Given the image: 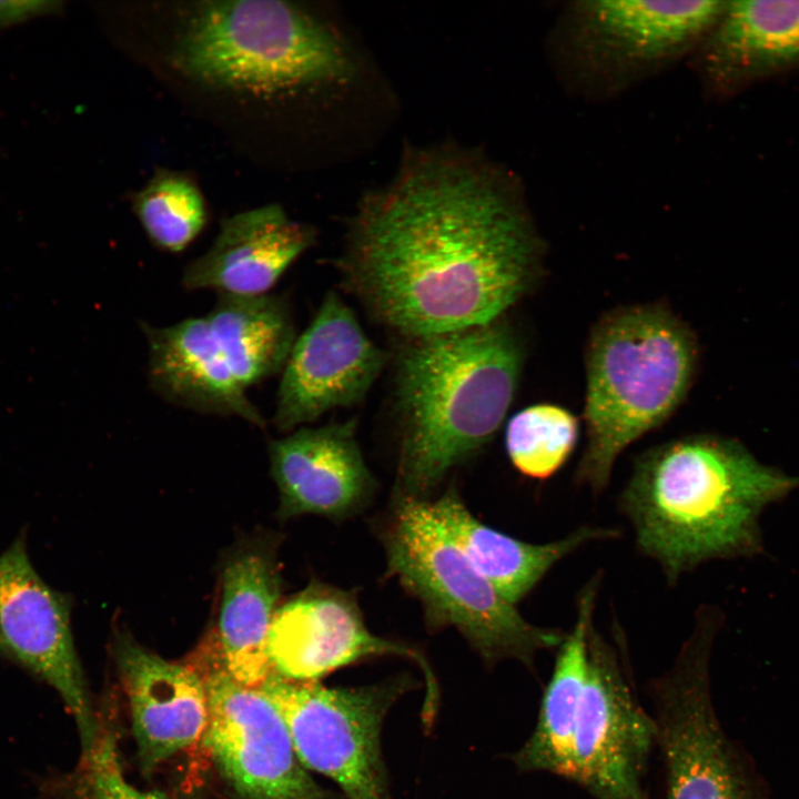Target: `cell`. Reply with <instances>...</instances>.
<instances>
[{"label":"cell","mask_w":799,"mask_h":799,"mask_svg":"<svg viewBox=\"0 0 799 799\" xmlns=\"http://www.w3.org/2000/svg\"><path fill=\"white\" fill-rule=\"evenodd\" d=\"M280 589L274 553L265 546L240 547L223 566L215 637L224 667L243 686L257 688L274 672L267 636Z\"/></svg>","instance_id":"21"},{"label":"cell","mask_w":799,"mask_h":799,"mask_svg":"<svg viewBox=\"0 0 799 799\" xmlns=\"http://www.w3.org/2000/svg\"><path fill=\"white\" fill-rule=\"evenodd\" d=\"M113 655L128 698L138 759L144 773L204 736V681L190 664L166 660L118 631Z\"/></svg>","instance_id":"15"},{"label":"cell","mask_w":799,"mask_h":799,"mask_svg":"<svg viewBox=\"0 0 799 799\" xmlns=\"http://www.w3.org/2000/svg\"><path fill=\"white\" fill-rule=\"evenodd\" d=\"M726 1L581 0L548 39L560 82L579 97L617 95L692 53Z\"/></svg>","instance_id":"7"},{"label":"cell","mask_w":799,"mask_h":799,"mask_svg":"<svg viewBox=\"0 0 799 799\" xmlns=\"http://www.w3.org/2000/svg\"><path fill=\"white\" fill-rule=\"evenodd\" d=\"M175 60L206 83L257 93L338 79L348 65L324 27L273 0L201 3L179 40Z\"/></svg>","instance_id":"6"},{"label":"cell","mask_w":799,"mask_h":799,"mask_svg":"<svg viewBox=\"0 0 799 799\" xmlns=\"http://www.w3.org/2000/svg\"><path fill=\"white\" fill-rule=\"evenodd\" d=\"M405 686L395 679L333 688L272 672L257 688L282 715L306 769L333 780L346 799H391L381 731Z\"/></svg>","instance_id":"9"},{"label":"cell","mask_w":799,"mask_h":799,"mask_svg":"<svg viewBox=\"0 0 799 799\" xmlns=\"http://www.w3.org/2000/svg\"><path fill=\"white\" fill-rule=\"evenodd\" d=\"M795 484L735 442L691 435L641 453L618 507L638 552L674 586L706 562L752 550L760 510Z\"/></svg>","instance_id":"2"},{"label":"cell","mask_w":799,"mask_h":799,"mask_svg":"<svg viewBox=\"0 0 799 799\" xmlns=\"http://www.w3.org/2000/svg\"><path fill=\"white\" fill-rule=\"evenodd\" d=\"M719 624L716 613L698 609L674 664L648 684L665 799H770L754 761L716 712L710 655Z\"/></svg>","instance_id":"8"},{"label":"cell","mask_w":799,"mask_h":799,"mask_svg":"<svg viewBox=\"0 0 799 799\" xmlns=\"http://www.w3.org/2000/svg\"><path fill=\"white\" fill-rule=\"evenodd\" d=\"M578 435L579 422L570 411L539 403L520 409L508 421L505 446L516 471L528 478L544 481L565 465Z\"/></svg>","instance_id":"24"},{"label":"cell","mask_w":799,"mask_h":799,"mask_svg":"<svg viewBox=\"0 0 799 799\" xmlns=\"http://www.w3.org/2000/svg\"><path fill=\"white\" fill-rule=\"evenodd\" d=\"M267 654L274 672L301 682L318 681L373 657H404L415 661L425 676V705L436 702L437 686L425 657L372 634L354 596L328 585L312 584L277 607L267 636Z\"/></svg>","instance_id":"14"},{"label":"cell","mask_w":799,"mask_h":799,"mask_svg":"<svg viewBox=\"0 0 799 799\" xmlns=\"http://www.w3.org/2000/svg\"><path fill=\"white\" fill-rule=\"evenodd\" d=\"M596 573L579 590L576 619L557 648L532 735L510 760L522 772L549 773L568 781L573 776V746L577 710L587 672V636L601 584Z\"/></svg>","instance_id":"22"},{"label":"cell","mask_w":799,"mask_h":799,"mask_svg":"<svg viewBox=\"0 0 799 799\" xmlns=\"http://www.w3.org/2000/svg\"><path fill=\"white\" fill-rule=\"evenodd\" d=\"M39 792L42 799H168L160 792L142 790L127 779L117 736L105 722L93 747L81 752L75 768L43 777Z\"/></svg>","instance_id":"26"},{"label":"cell","mask_w":799,"mask_h":799,"mask_svg":"<svg viewBox=\"0 0 799 799\" xmlns=\"http://www.w3.org/2000/svg\"><path fill=\"white\" fill-rule=\"evenodd\" d=\"M385 362L386 355L365 334L353 310L337 293L328 292L282 370L274 426L291 432L328 411L358 403Z\"/></svg>","instance_id":"13"},{"label":"cell","mask_w":799,"mask_h":799,"mask_svg":"<svg viewBox=\"0 0 799 799\" xmlns=\"http://www.w3.org/2000/svg\"><path fill=\"white\" fill-rule=\"evenodd\" d=\"M58 4L57 1L45 0L0 1V27L11 26L51 12Z\"/></svg>","instance_id":"27"},{"label":"cell","mask_w":799,"mask_h":799,"mask_svg":"<svg viewBox=\"0 0 799 799\" xmlns=\"http://www.w3.org/2000/svg\"><path fill=\"white\" fill-rule=\"evenodd\" d=\"M134 212L149 239L168 252L184 250L206 223L204 199L195 184L160 172L134 196Z\"/></svg>","instance_id":"25"},{"label":"cell","mask_w":799,"mask_h":799,"mask_svg":"<svg viewBox=\"0 0 799 799\" xmlns=\"http://www.w3.org/2000/svg\"><path fill=\"white\" fill-rule=\"evenodd\" d=\"M523 355L515 331L502 318L406 338L394 370L396 498L425 499L448 472L492 441L516 394Z\"/></svg>","instance_id":"3"},{"label":"cell","mask_w":799,"mask_h":799,"mask_svg":"<svg viewBox=\"0 0 799 799\" xmlns=\"http://www.w3.org/2000/svg\"><path fill=\"white\" fill-rule=\"evenodd\" d=\"M587 653L570 782L594 799H648L645 778L656 727L636 698L628 645L617 620L610 639L591 623Z\"/></svg>","instance_id":"10"},{"label":"cell","mask_w":799,"mask_h":799,"mask_svg":"<svg viewBox=\"0 0 799 799\" xmlns=\"http://www.w3.org/2000/svg\"><path fill=\"white\" fill-rule=\"evenodd\" d=\"M714 91L799 63V0L725 2L691 53Z\"/></svg>","instance_id":"19"},{"label":"cell","mask_w":799,"mask_h":799,"mask_svg":"<svg viewBox=\"0 0 799 799\" xmlns=\"http://www.w3.org/2000/svg\"><path fill=\"white\" fill-rule=\"evenodd\" d=\"M431 508L474 567L508 603L517 605L562 559L583 546L615 539L614 527L583 525L548 543H528L478 520L455 489H448Z\"/></svg>","instance_id":"20"},{"label":"cell","mask_w":799,"mask_h":799,"mask_svg":"<svg viewBox=\"0 0 799 799\" xmlns=\"http://www.w3.org/2000/svg\"><path fill=\"white\" fill-rule=\"evenodd\" d=\"M312 232L277 205L237 213L221 223L210 249L184 269L189 291L266 294L312 244Z\"/></svg>","instance_id":"17"},{"label":"cell","mask_w":799,"mask_h":799,"mask_svg":"<svg viewBox=\"0 0 799 799\" xmlns=\"http://www.w3.org/2000/svg\"><path fill=\"white\" fill-rule=\"evenodd\" d=\"M191 665L201 675L208 694L204 745L239 796L332 799L300 761L274 704L259 688L243 686L229 674L216 639L200 648Z\"/></svg>","instance_id":"11"},{"label":"cell","mask_w":799,"mask_h":799,"mask_svg":"<svg viewBox=\"0 0 799 799\" xmlns=\"http://www.w3.org/2000/svg\"><path fill=\"white\" fill-rule=\"evenodd\" d=\"M354 418L303 426L271 442V473L280 493V517L313 514L343 518L364 506L374 479L356 439Z\"/></svg>","instance_id":"16"},{"label":"cell","mask_w":799,"mask_h":799,"mask_svg":"<svg viewBox=\"0 0 799 799\" xmlns=\"http://www.w3.org/2000/svg\"><path fill=\"white\" fill-rule=\"evenodd\" d=\"M540 257L505 179L432 162L366 206L340 269L374 320L414 338L500 320L530 290Z\"/></svg>","instance_id":"1"},{"label":"cell","mask_w":799,"mask_h":799,"mask_svg":"<svg viewBox=\"0 0 799 799\" xmlns=\"http://www.w3.org/2000/svg\"><path fill=\"white\" fill-rule=\"evenodd\" d=\"M387 568L424 607L434 628L454 627L488 664L534 668L566 633L525 619L474 567L434 515L429 500L396 498L383 530Z\"/></svg>","instance_id":"5"},{"label":"cell","mask_w":799,"mask_h":799,"mask_svg":"<svg viewBox=\"0 0 799 799\" xmlns=\"http://www.w3.org/2000/svg\"><path fill=\"white\" fill-rule=\"evenodd\" d=\"M151 387L168 402L199 413L265 421L231 372L206 317L155 327L143 323Z\"/></svg>","instance_id":"18"},{"label":"cell","mask_w":799,"mask_h":799,"mask_svg":"<svg viewBox=\"0 0 799 799\" xmlns=\"http://www.w3.org/2000/svg\"><path fill=\"white\" fill-rule=\"evenodd\" d=\"M69 598L33 567L19 538L0 556V651L51 686L72 715L81 752L102 726L79 660Z\"/></svg>","instance_id":"12"},{"label":"cell","mask_w":799,"mask_h":799,"mask_svg":"<svg viewBox=\"0 0 799 799\" xmlns=\"http://www.w3.org/2000/svg\"><path fill=\"white\" fill-rule=\"evenodd\" d=\"M696 363L692 333L661 305L624 307L596 324L586 350L587 444L577 485L594 496L607 488L618 456L681 405Z\"/></svg>","instance_id":"4"},{"label":"cell","mask_w":799,"mask_h":799,"mask_svg":"<svg viewBox=\"0 0 799 799\" xmlns=\"http://www.w3.org/2000/svg\"><path fill=\"white\" fill-rule=\"evenodd\" d=\"M231 372L246 390L282 372L296 340L287 303L273 294H220L205 316Z\"/></svg>","instance_id":"23"}]
</instances>
